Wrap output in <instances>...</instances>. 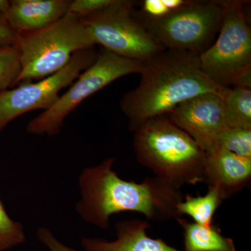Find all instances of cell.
<instances>
[{
    "instance_id": "cb8c5ba5",
    "label": "cell",
    "mask_w": 251,
    "mask_h": 251,
    "mask_svg": "<svg viewBox=\"0 0 251 251\" xmlns=\"http://www.w3.org/2000/svg\"><path fill=\"white\" fill-rule=\"evenodd\" d=\"M10 9V1L8 0H0V14L4 15L5 16L9 12Z\"/></svg>"
},
{
    "instance_id": "4fadbf2b",
    "label": "cell",
    "mask_w": 251,
    "mask_h": 251,
    "mask_svg": "<svg viewBox=\"0 0 251 251\" xmlns=\"http://www.w3.org/2000/svg\"><path fill=\"white\" fill-rule=\"evenodd\" d=\"M69 0H13L6 14L18 34L39 30L57 22L68 13Z\"/></svg>"
},
{
    "instance_id": "9c48e42d",
    "label": "cell",
    "mask_w": 251,
    "mask_h": 251,
    "mask_svg": "<svg viewBox=\"0 0 251 251\" xmlns=\"http://www.w3.org/2000/svg\"><path fill=\"white\" fill-rule=\"evenodd\" d=\"M98 52L91 49L74 54L70 62L58 72L36 81L18 84V87L0 91V131L10 122L34 110H49L63 89L72 85L81 73L90 67Z\"/></svg>"
},
{
    "instance_id": "7a4b0ae2",
    "label": "cell",
    "mask_w": 251,
    "mask_h": 251,
    "mask_svg": "<svg viewBox=\"0 0 251 251\" xmlns=\"http://www.w3.org/2000/svg\"><path fill=\"white\" fill-rule=\"evenodd\" d=\"M138 87L125 94L122 111L130 131L142 122L163 116L173 109L204 94L224 97L228 87L216 85L203 73L198 55L165 49L143 62Z\"/></svg>"
},
{
    "instance_id": "2e32d148",
    "label": "cell",
    "mask_w": 251,
    "mask_h": 251,
    "mask_svg": "<svg viewBox=\"0 0 251 251\" xmlns=\"http://www.w3.org/2000/svg\"><path fill=\"white\" fill-rule=\"evenodd\" d=\"M219 191L208 188L204 196H186L176 206L180 216L187 215L194 223L204 226H213V219L216 210L224 202Z\"/></svg>"
},
{
    "instance_id": "5bb4252c",
    "label": "cell",
    "mask_w": 251,
    "mask_h": 251,
    "mask_svg": "<svg viewBox=\"0 0 251 251\" xmlns=\"http://www.w3.org/2000/svg\"><path fill=\"white\" fill-rule=\"evenodd\" d=\"M176 220L184 230V251H237L233 239L224 237L215 226Z\"/></svg>"
},
{
    "instance_id": "7402d4cb",
    "label": "cell",
    "mask_w": 251,
    "mask_h": 251,
    "mask_svg": "<svg viewBox=\"0 0 251 251\" xmlns=\"http://www.w3.org/2000/svg\"><path fill=\"white\" fill-rule=\"evenodd\" d=\"M37 237L49 251H77L59 242L53 233L46 227H41L38 229Z\"/></svg>"
},
{
    "instance_id": "603a6c76",
    "label": "cell",
    "mask_w": 251,
    "mask_h": 251,
    "mask_svg": "<svg viewBox=\"0 0 251 251\" xmlns=\"http://www.w3.org/2000/svg\"><path fill=\"white\" fill-rule=\"evenodd\" d=\"M18 34L9 25L4 15L0 14V46L15 45Z\"/></svg>"
},
{
    "instance_id": "ac0fdd59",
    "label": "cell",
    "mask_w": 251,
    "mask_h": 251,
    "mask_svg": "<svg viewBox=\"0 0 251 251\" xmlns=\"http://www.w3.org/2000/svg\"><path fill=\"white\" fill-rule=\"evenodd\" d=\"M21 71V57L16 44L0 46V91L16 87Z\"/></svg>"
},
{
    "instance_id": "ffe728a7",
    "label": "cell",
    "mask_w": 251,
    "mask_h": 251,
    "mask_svg": "<svg viewBox=\"0 0 251 251\" xmlns=\"http://www.w3.org/2000/svg\"><path fill=\"white\" fill-rule=\"evenodd\" d=\"M23 225L10 218L0 200V251H6L25 242Z\"/></svg>"
},
{
    "instance_id": "277c9868",
    "label": "cell",
    "mask_w": 251,
    "mask_h": 251,
    "mask_svg": "<svg viewBox=\"0 0 251 251\" xmlns=\"http://www.w3.org/2000/svg\"><path fill=\"white\" fill-rule=\"evenodd\" d=\"M16 46L21 65L18 85L53 75L67 65L74 54L94 49L95 44L80 18L68 12L43 29L20 33Z\"/></svg>"
},
{
    "instance_id": "ba28073f",
    "label": "cell",
    "mask_w": 251,
    "mask_h": 251,
    "mask_svg": "<svg viewBox=\"0 0 251 251\" xmlns=\"http://www.w3.org/2000/svg\"><path fill=\"white\" fill-rule=\"evenodd\" d=\"M224 13L225 1L192 0L169 17L144 26L163 49L199 56L215 41Z\"/></svg>"
},
{
    "instance_id": "3957f363",
    "label": "cell",
    "mask_w": 251,
    "mask_h": 251,
    "mask_svg": "<svg viewBox=\"0 0 251 251\" xmlns=\"http://www.w3.org/2000/svg\"><path fill=\"white\" fill-rule=\"evenodd\" d=\"M132 132L137 161L154 176L178 189L204 183L206 153L166 115L149 119Z\"/></svg>"
},
{
    "instance_id": "8fae6325",
    "label": "cell",
    "mask_w": 251,
    "mask_h": 251,
    "mask_svg": "<svg viewBox=\"0 0 251 251\" xmlns=\"http://www.w3.org/2000/svg\"><path fill=\"white\" fill-rule=\"evenodd\" d=\"M251 178V158L220 148L206 153L204 183L217 190L224 201L247 187Z\"/></svg>"
},
{
    "instance_id": "8992f818",
    "label": "cell",
    "mask_w": 251,
    "mask_h": 251,
    "mask_svg": "<svg viewBox=\"0 0 251 251\" xmlns=\"http://www.w3.org/2000/svg\"><path fill=\"white\" fill-rule=\"evenodd\" d=\"M143 62L125 58L102 49L95 62L87 68L60 96L49 110L33 119L27 126L29 134H58L64 120L84 100L117 79L133 74H139Z\"/></svg>"
},
{
    "instance_id": "44dd1931",
    "label": "cell",
    "mask_w": 251,
    "mask_h": 251,
    "mask_svg": "<svg viewBox=\"0 0 251 251\" xmlns=\"http://www.w3.org/2000/svg\"><path fill=\"white\" fill-rule=\"evenodd\" d=\"M115 0H74L71 1L68 12L83 18L111 6Z\"/></svg>"
},
{
    "instance_id": "e0dca14e",
    "label": "cell",
    "mask_w": 251,
    "mask_h": 251,
    "mask_svg": "<svg viewBox=\"0 0 251 251\" xmlns=\"http://www.w3.org/2000/svg\"><path fill=\"white\" fill-rule=\"evenodd\" d=\"M192 0H143L135 1L133 15L143 25L169 17L187 6Z\"/></svg>"
},
{
    "instance_id": "5b68a950",
    "label": "cell",
    "mask_w": 251,
    "mask_h": 251,
    "mask_svg": "<svg viewBox=\"0 0 251 251\" xmlns=\"http://www.w3.org/2000/svg\"><path fill=\"white\" fill-rule=\"evenodd\" d=\"M248 1H225V13L212 45L198 56L203 73L223 87H234L251 73V29L244 6Z\"/></svg>"
},
{
    "instance_id": "9a60e30c",
    "label": "cell",
    "mask_w": 251,
    "mask_h": 251,
    "mask_svg": "<svg viewBox=\"0 0 251 251\" xmlns=\"http://www.w3.org/2000/svg\"><path fill=\"white\" fill-rule=\"evenodd\" d=\"M223 102L227 127L251 129V89L228 87Z\"/></svg>"
},
{
    "instance_id": "52a82bcc",
    "label": "cell",
    "mask_w": 251,
    "mask_h": 251,
    "mask_svg": "<svg viewBox=\"0 0 251 251\" xmlns=\"http://www.w3.org/2000/svg\"><path fill=\"white\" fill-rule=\"evenodd\" d=\"M134 1L115 0L99 12L81 18L94 44L112 53L133 60L145 62L165 49L135 17Z\"/></svg>"
},
{
    "instance_id": "7c38bea8",
    "label": "cell",
    "mask_w": 251,
    "mask_h": 251,
    "mask_svg": "<svg viewBox=\"0 0 251 251\" xmlns=\"http://www.w3.org/2000/svg\"><path fill=\"white\" fill-rule=\"evenodd\" d=\"M150 227L148 220H125L115 226V240L109 242L99 238L82 237L81 244L86 251H181L163 239L148 235L147 231Z\"/></svg>"
},
{
    "instance_id": "d6986e66",
    "label": "cell",
    "mask_w": 251,
    "mask_h": 251,
    "mask_svg": "<svg viewBox=\"0 0 251 251\" xmlns=\"http://www.w3.org/2000/svg\"><path fill=\"white\" fill-rule=\"evenodd\" d=\"M218 148L251 158V129L226 127L219 135Z\"/></svg>"
},
{
    "instance_id": "30bf717a",
    "label": "cell",
    "mask_w": 251,
    "mask_h": 251,
    "mask_svg": "<svg viewBox=\"0 0 251 251\" xmlns=\"http://www.w3.org/2000/svg\"><path fill=\"white\" fill-rule=\"evenodd\" d=\"M223 98L216 94H202L183 102L166 116L207 153L218 148L219 135L227 127Z\"/></svg>"
},
{
    "instance_id": "6da1fadb",
    "label": "cell",
    "mask_w": 251,
    "mask_h": 251,
    "mask_svg": "<svg viewBox=\"0 0 251 251\" xmlns=\"http://www.w3.org/2000/svg\"><path fill=\"white\" fill-rule=\"evenodd\" d=\"M115 161L107 158L81 173V199L76 211L85 222L108 229L113 214L127 211L140 213L148 221L156 222L181 217L176 206L184 197L180 189L156 176L141 183L122 179L112 170Z\"/></svg>"
}]
</instances>
